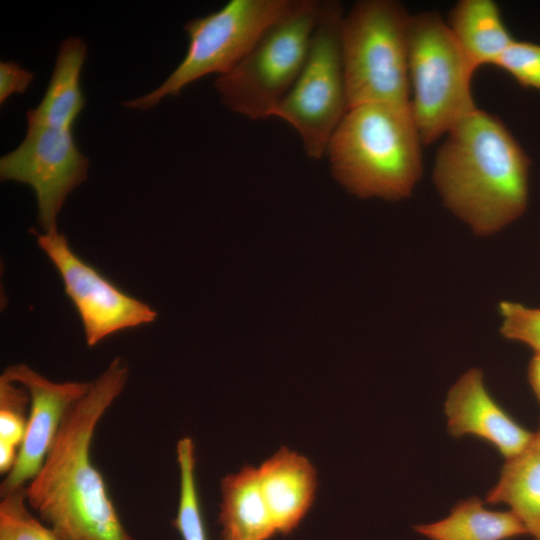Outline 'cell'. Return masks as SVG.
Wrapping results in <instances>:
<instances>
[{"label":"cell","instance_id":"cell-1","mask_svg":"<svg viewBox=\"0 0 540 540\" xmlns=\"http://www.w3.org/2000/svg\"><path fill=\"white\" fill-rule=\"evenodd\" d=\"M127 379L128 366L114 358L71 407L40 470L25 487L29 507L58 540H134L91 458L95 430Z\"/></svg>","mask_w":540,"mask_h":540},{"label":"cell","instance_id":"cell-2","mask_svg":"<svg viewBox=\"0 0 540 540\" xmlns=\"http://www.w3.org/2000/svg\"><path fill=\"white\" fill-rule=\"evenodd\" d=\"M530 160L505 124L479 108L447 134L433 182L444 205L478 236L492 235L526 210Z\"/></svg>","mask_w":540,"mask_h":540},{"label":"cell","instance_id":"cell-3","mask_svg":"<svg viewBox=\"0 0 540 540\" xmlns=\"http://www.w3.org/2000/svg\"><path fill=\"white\" fill-rule=\"evenodd\" d=\"M422 140L410 104L348 109L326 154L334 178L360 198H407L423 172Z\"/></svg>","mask_w":540,"mask_h":540},{"label":"cell","instance_id":"cell-4","mask_svg":"<svg viewBox=\"0 0 540 540\" xmlns=\"http://www.w3.org/2000/svg\"><path fill=\"white\" fill-rule=\"evenodd\" d=\"M411 16L395 0H361L344 13L340 45L349 108L410 104Z\"/></svg>","mask_w":540,"mask_h":540},{"label":"cell","instance_id":"cell-5","mask_svg":"<svg viewBox=\"0 0 540 540\" xmlns=\"http://www.w3.org/2000/svg\"><path fill=\"white\" fill-rule=\"evenodd\" d=\"M408 67L413 118L423 145H429L477 109L472 95L475 70L434 11L411 16Z\"/></svg>","mask_w":540,"mask_h":540},{"label":"cell","instance_id":"cell-6","mask_svg":"<svg viewBox=\"0 0 540 540\" xmlns=\"http://www.w3.org/2000/svg\"><path fill=\"white\" fill-rule=\"evenodd\" d=\"M320 3L301 0L229 72L215 80L225 106L252 120L272 117L305 64Z\"/></svg>","mask_w":540,"mask_h":540},{"label":"cell","instance_id":"cell-7","mask_svg":"<svg viewBox=\"0 0 540 540\" xmlns=\"http://www.w3.org/2000/svg\"><path fill=\"white\" fill-rule=\"evenodd\" d=\"M301 0H231L206 16L188 21L189 43L182 61L155 90L124 102L147 110L166 96H177L192 82L212 73L229 72L277 20Z\"/></svg>","mask_w":540,"mask_h":540},{"label":"cell","instance_id":"cell-8","mask_svg":"<svg viewBox=\"0 0 540 540\" xmlns=\"http://www.w3.org/2000/svg\"><path fill=\"white\" fill-rule=\"evenodd\" d=\"M343 16L340 2L321 1L305 64L272 114L295 129L306 155L313 159L326 154L349 109L340 45Z\"/></svg>","mask_w":540,"mask_h":540},{"label":"cell","instance_id":"cell-9","mask_svg":"<svg viewBox=\"0 0 540 540\" xmlns=\"http://www.w3.org/2000/svg\"><path fill=\"white\" fill-rule=\"evenodd\" d=\"M88 166L71 130L27 125L20 145L1 157L0 177L34 190L38 222L45 232H52L67 196L86 180Z\"/></svg>","mask_w":540,"mask_h":540},{"label":"cell","instance_id":"cell-10","mask_svg":"<svg viewBox=\"0 0 540 540\" xmlns=\"http://www.w3.org/2000/svg\"><path fill=\"white\" fill-rule=\"evenodd\" d=\"M38 246L59 272L66 295L82 321L85 341L90 347L121 330L150 324L157 312L128 295L86 263L70 248L57 230L34 232Z\"/></svg>","mask_w":540,"mask_h":540},{"label":"cell","instance_id":"cell-11","mask_svg":"<svg viewBox=\"0 0 540 540\" xmlns=\"http://www.w3.org/2000/svg\"><path fill=\"white\" fill-rule=\"evenodd\" d=\"M23 386L30 398L27 428L16 462L0 485V494L25 487L38 473L60 427L91 382H54L25 364L8 366L0 376Z\"/></svg>","mask_w":540,"mask_h":540},{"label":"cell","instance_id":"cell-12","mask_svg":"<svg viewBox=\"0 0 540 540\" xmlns=\"http://www.w3.org/2000/svg\"><path fill=\"white\" fill-rule=\"evenodd\" d=\"M444 410L453 437L476 436L496 448L506 460L519 454L533 436L491 396L478 368L466 371L449 389Z\"/></svg>","mask_w":540,"mask_h":540},{"label":"cell","instance_id":"cell-13","mask_svg":"<svg viewBox=\"0 0 540 540\" xmlns=\"http://www.w3.org/2000/svg\"><path fill=\"white\" fill-rule=\"evenodd\" d=\"M258 475L276 532L290 533L314 501L315 467L304 455L282 447L260 465Z\"/></svg>","mask_w":540,"mask_h":540},{"label":"cell","instance_id":"cell-14","mask_svg":"<svg viewBox=\"0 0 540 540\" xmlns=\"http://www.w3.org/2000/svg\"><path fill=\"white\" fill-rule=\"evenodd\" d=\"M86 56L87 46L79 37H69L60 44L45 94L27 112L28 125L71 130L85 106L80 74Z\"/></svg>","mask_w":540,"mask_h":540},{"label":"cell","instance_id":"cell-15","mask_svg":"<svg viewBox=\"0 0 540 540\" xmlns=\"http://www.w3.org/2000/svg\"><path fill=\"white\" fill-rule=\"evenodd\" d=\"M446 23L474 70L496 65L515 41L492 0H460L450 10Z\"/></svg>","mask_w":540,"mask_h":540},{"label":"cell","instance_id":"cell-16","mask_svg":"<svg viewBox=\"0 0 540 540\" xmlns=\"http://www.w3.org/2000/svg\"><path fill=\"white\" fill-rule=\"evenodd\" d=\"M219 521L224 540H267L276 533L258 468L247 465L221 480Z\"/></svg>","mask_w":540,"mask_h":540},{"label":"cell","instance_id":"cell-17","mask_svg":"<svg viewBox=\"0 0 540 540\" xmlns=\"http://www.w3.org/2000/svg\"><path fill=\"white\" fill-rule=\"evenodd\" d=\"M486 502L507 505L527 534L540 540V428L519 454L506 460Z\"/></svg>","mask_w":540,"mask_h":540},{"label":"cell","instance_id":"cell-18","mask_svg":"<svg viewBox=\"0 0 540 540\" xmlns=\"http://www.w3.org/2000/svg\"><path fill=\"white\" fill-rule=\"evenodd\" d=\"M414 529L429 540H509L527 534L510 510H490L477 497L458 502L446 518Z\"/></svg>","mask_w":540,"mask_h":540},{"label":"cell","instance_id":"cell-19","mask_svg":"<svg viewBox=\"0 0 540 540\" xmlns=\"http://www.w3.org/2000/svg\"><path fill=\"white\" fill-rule=\"evenodd\" d=\"M179 466V502L173 522L183 540H207L195 478V445L190 437L181 438L176 446Z\"/></svg>","mask_w":540,"mask_h":540},{"label":"cell","instance_id":"cell-20","mask_svg":"<svg viewBox=\"0 0 540 540\" xmlns=\"http://www.w3.org/2000/svg\"><path fill=\"white\" fill-rule=\"evenodd\" d=\"M25 487L1 494L0 540H58L53 531L31 512Z\"/></svg>","mask_w":540,"mask_h":540},{"label":"cell","instance_id":"cell-21","mask_svg":"<svg viewBox=\"0 0 540 540\" xmlns=\"http://www.w3.org/2000/svg\"><path fill=\"white\" fill-rule=\"evenodd\" d=\"M30 398L27 390L0 377V449L18 452L24 440Z\"/></svg>","mask_w":540,"mask_h":540},{"label":"cell","instance_id":"cell-22","mask_svg":"<svg viewBox=\"0 0 540 540\" xmlns=\"http://www.w3.org/2000/svg\"><path fill=\"white\" fill-rule=\"evenodd\" d=\"M502 317L501 335L509 340L524 343L540 355V308H530L511 301L499 303Z\"/></svg>","mask_w":540,"mask_h":540},{"label":"cell","instance_id":"cell-23","mask_svg":"<svg viewBox=\"0 0 540 540\" xmlns=\"http://www.w3.org/2000/svg\"><path fill=\"white\" fill-rule=\"evenodd\" d=\"M496 66L510 74L521 86L540 90V45L514 41Z\"/></svg>","mask_w":540,"mask_h":540},{"label":"cell","instance_id":"cell-24","mask_svg":"<svg viewBox=\"0 0 540 540\" xmlns=\"http://www.w3.org/2000/svg\"><path fill=\"white\" fill-rule=\"evenodd\" d=\"M34 79V74L14 61L0 62V103L3 104L13 94L26 92Z\"/></svg>","mask_w":540,"mask_h":540},{"label":"cell","instance_id":"cell-25","mask_svg":"<svg viewBox=\"0 0 540 540\" xmlns=\"http://www.w3.org/2000/svg\"><path fill=\"white\" fill-rule=\"evenodd\" d=\"M529 384L540 404V355L535 354L530 360L527 370Z\"/></svg>","mask_w":540,"mask_h":540}]
</instances>
